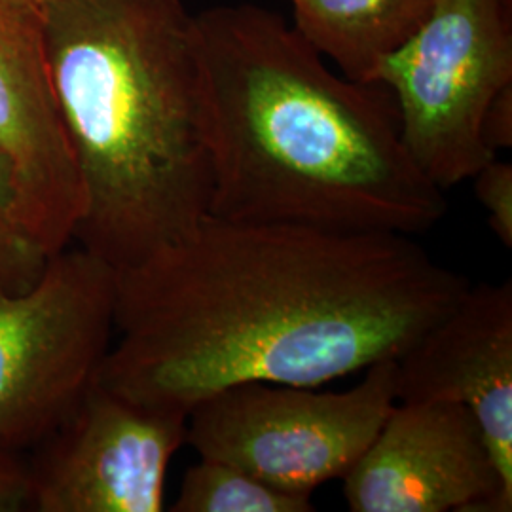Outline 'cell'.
I'll use <instances>...</instances> for the list:
<instances>
[{
  "instance_id": "obj_16",
  "label": "cell",
  "mask_w": 512,
  "mask_h": 512,
  "mask_svg": "<svg viewBox=\"0 0 512 512\" xmlns=\"http://www.w3.org/2000/svg\"><path fill=\"white\" fill-rule=\"evenodd\" d=\"M482 139L494 154L512 147V84L492 99L482 120Z\"/></svg>"
},
{
  "instance_id": "obj_4",
  "label": "cell",
  "mask_w": 512,
  "mask_h": 512,
  "mask_svg": "<svg viewBox=\"0 0 512 512\" xmlns=\"http://www.w3.org/2000/svg\"><path fill=\"white\" fill-rule=\"evenodd\" d=\"M116 268L71 243L0 287V448L27 454L92 387L116 334Z\"/></svg>"
},
{
  "instance_id": "obj_13",
  "label": "cell",
  "mask_w": 512,
  "mask_h": 512,
  "mask_svg": "<svg viewBox=\"0 0 512 512\" xmlns=\"http://www.w3.org/2000/svg\"><path fill=\"white\" fill-rule=\"evenodd\" d=\"M48 253L29 232L12 167L0 154V287L23 289L42 270Z\"/></svg>"
},
{
  "instance_id": "obj_10",
  "label": "cell",
  "mask_w": 512,
  "mask_h": 512,
  "mask_svg": "<svg viewBox=\"0 0 512 512\" xmlns=\"http://www.w3.org/2000/svg\"><path fill=\"white\" fill-rule=\"evenodd\" d=\"M395 365L397 401L471 412L512 503V281L469 285Z\"/></svg>"
},
{
  "instance_id": "obj_5",
  "label": "cell",
  "mask_w": 512,
  "mask_h": 512,
  "mask_svg": "<svg viewBox=\"0 0 512 512\" xmlns=\"http://www.w3.org/2000/svg\"><path fill=\"white\" fill-rule=\"evenodd\" d=\"M391 93L401 139L442 192L497 158L482 120L512 84V0H440L418 33L374 76Z\"/></svg>"
},
{
  "instance_id": "obj_11",
  "label": "cell",
  "mask_w": 512,
  "mask_h": 512,
  "mask_svg": "<svg viewBox=\"0 0 512 512\" xmlns=\"http://www.w3.org/2000/svg\"><path fill=\"white\" fill-rule=\"evenodd\" d=\"M293 27L338 73L374 82L380 65L418 33L440 0H289Z\"/></svg>"
},
{
  "instance_id": "obj_14",
  "label": "cell",
  "mask_w": 512,
  "mask_h": 512,
  "mask_svg": "<svg viewBox=\"0 0 512 512\" xmlns=\"http://www.w3.org/2000/svg\"><path fill=\"white\" fill-rule=\"evenodd\" d=\"M471 181L495 236L503 247L512 249V165L494 158Z\"/></svg>"
},
{
  "instance_id": "obj_9",
  "label": "cell",
  "mask_w": 512,
  "mask_h": 512,
  "mask_svg": "<svg viewBox=\"0 0 512 512\" xmlns=\"http://www.w3.org/2000/svg\"><path fill=\"white\" fill-rule=\"evenodd\" d=\"M0 154L38 245L48 255L71 245L82 186L50 80L42 6L29 0H0Z\"/></svg>"
},
{
  "instance_id": "obj_1",
  "label": "cell",
  "mask_w": 512,
  "mask_h": 512,
  "mask_svg": "<svg viewBox=\"0 0 512 512\" xmlns=\"http://www.w3.org/2000/svg\"><path fill=\"white\" fill-rule=\"evenodd\" d=\"M469 285L414 236L207 215L116 270L99 380L186 418L232 385L329 384L397 361Z\"/></svg>"
},
{
  "instance_id": "obj_8",
  "label": "cell",
  "mask_w": 512,
  "mask_h": 512,
  "mask_svg": "<svg viewBox=\"0 0 512 512\" xmlns=\"http://www.w3.org/2000/svg\"><path fill=\"white\" fill-rule=\"evenodd\" d=\"M351 512H511L471 412L452 403L397 401L344 475Z\"/></svg>"
},
{
  "instance_id": "obj_6",
  "label": "cell",
  "mask_w": 512,
  "mask_h": 512,
  "mask_svg": "<svg viewBox=\"0 0 512 512\" xmlns=\"http://www.w3.org/2000/svg\"><path fill=\"white\" fill-rule=\"evenodd\" d=\"M365 372L361 384L340 393L264 382L226 387L190 410L186 444L200 458L311 495L344 478L397 403L395 361Z\"/></svg>"
},
{
  "instance_id": "obj_12",
  "label": "cell",
  "mask_w": 512,
  "mask_h": 512,
  "mask_svg": "<svg viewBox=\"0 0 512 512\" xmlns=\"http://www.w3.org/2000/svg\"><path fill=\"white\" fill-rule=\"evenodd\" d=\"M310 494L287 492L217 459L184 471L171 512H311Z\"/></svg>"
},
{
  "instance_id": "obj_7",
  "label": "cell",
  "mask_w": 512,
  "mask_h": 512,
  "mask_svg": "<svg viewBox=\"0 0 512 512\" xmlns=\"http://www.w3.org/2000/svg\"><path fill=\"white\" fill-rule=\"evenodd\" d=\"M186 416L139 403L99 378L25 454L27 512H162Z\"/></svg>"
},
{
  "instance_id": "obj_15",
  "label": "cell",
  "mask_w": 512,
  "mask_h": 512,
  "mask_svg": "<svg viewBox=\"0 0 512 512\" xmlns=\"http://www.w3.org/2000/svg\"><path fill=\"white\" fill-rule=\"evenodd\" d=\"M29 475L23 454L0 448V512H27Z\"/></svg>"
},
{
  "instance_id": "obj_2",
  "label": "cell",
  "mask_w": 512,
  "mask_h": 512,
  "mask_svg": "<svg viewBox=\"0 0 512 512\" xmlns=\"http://www.w3.org/2000/svg\"><path fill=\"white\" fill-rule=\"evenodd\" d=\"M209 215L420 236L444 192L408 156L391 93L338 73L281 14H194Z\"/></svg>"
},
{
  "instance_id": "obj_3",
  "label": "cell",
  "mask_w": 512,
  "mask_h": 512,
  "mask_svg": "<svg viewBox=\"0 0 512 512\" xmlns=\"http://www.w3.org/2000/svg\"><path fill=\"white\" fill-rule=\"evenodd\" d=\"M42 18L82 186L73 243L126 268L209 215L194 14L183 0H50Z\"/></svg>"
},
{
  "instance_id": "obj_17",
  "label": "cell",
  "mask_w": 512,
  "mask_h": 512,
  "mask_svg": "<svg viewBox=\"0 0 512 512\" xmlns=\"http://www.w3.org/2000/svg\"><path fill=\"white\" fill-rule=\"evenodd\" d=\"M29 2H35V4L42 6V4H46V2H50V0H29Z\"/></svg>"
}]
</instances>
